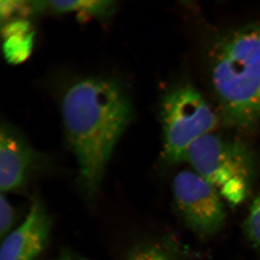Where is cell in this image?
Instances as JSON below:
<instances>
[{
    "instance_id": "5b68a950",
    "label": "cell",
    "mask_w": 260,
    "mask_h": 260,
    "mask_svg": "<svg viewBox=\"0 0 260 260\" xmlns=\"http://www.w3.org/2000/svg\"><path fill=\"white\" fill-rule=\"evenodd\" d=\"M174 203L181 218L195 234L210 237L225 225V200L218 190L194 171L178 173L173 181Z\"/></svg>"
},
{
    "instance_id": "6da1fadb",
    "label": "cell",
    "mask_w": 260,
    "mask_h": 260,
    "mask_svg": "<svg viewBox=\"0 0 260 260\" xmlns=\"http://www.w3.org/2000/svg\"><path fill=\"white\" fill-rule=\"evenodd\" d=\"M131 115L127 95L116 80L86 78L65 93L63 119L78 162V186L86 200L99 194L108 162Z\"/></svg>"
},
{
    "instance_id": "30bf717a",
    "label": "cell",
    "mask_w": 260,
    "mask_h": 260,
    "mask_svg": "<svg viewBox=\"0 0 260 260\" xmlns=\"http://www.w3.org/2000/svg\"><path fill=\"white\" fill-rule=\"evenodd\" d=\"M124 260H181L168 243H154L138 246Z\"/></svg>"
},
{
    "instance_id": "ba28073f",
    "label": "cell",
    "mask_w": 260,
    "mask_h": 260,
    "mask_svg": "<svg viewBox=\"0 0 260 260\" xmlns=\"http://www.w3.org/2000/svg\"><path fill=\"white\" fill-rule=\"evenodd\" d=\"M3 32L7 60L12 64L23 62L32 50L34 32L30 23L25 20H14L7 23Z\"/></svg>"
},
{
    "instance_id": "7a4b0ae2",
    "label": "cell",
    "mask_w": 260,
    "mask_h": 260,
    "mask_svg": "<svg viewBox=\"0 0 260 260\" xmlns=\"http://www.w3.org/2000/svg\"><path fill=\"white\" fill-rule=\"evenodd\" d=\"M210 72L224 122L253 129L260 119V23L220 38L212 51Z\"/></svg>"
},
{
    "instance_id": "8fae6325",
    "label": "cell",
    "mask_w": 260,
    "mask_h": 260,
    "mask_svg": "<svg viewBox=\"0 0 260 260\" xmlns=\"http://www.w3.org/2000/svg\"><path fill=\"white\" fill-rule=\"evenodd\" d=\"M244 231L249 242L260 253V194L251 203L244 220Z\"/></svg>"
},
{
    "instance_id": "4fadbf2b",
    "label": "cell",
    "mask_w": 260,
    "mask_h": 260,
    "mask_svg": "<svg viewBox=\"0 0 260 260\" xmlns=\"http://www.w3.org/2000/svg\"><path fill=\"white\" fill-rule=\"evenodd\" d=\"M54 260H86L74 251L64 249Z\"/></svg>"
},
{
    "instance_id": "277c9868",
    "label": "cell",
    "mask_w": 260,
    "mask_h": 260,
    "mask_svg": "<svg viewBox=\"0 0 260 260\" xmlns=\"http://www.w3.org/2000/svg\"><path fill=\"white\" fill-rule=\"evenodd\" d=\"M162 156L169 164L186 161L191 145L210 134L218 119L201 94L190 84L174 87L162 99Z\"/></svg>"
},
{
    "instance_id": "7c38bea8",
    "label": "cell",
    "mask_w": 260,
    "mask_h": 260,
    "mask_svg": "<svg viewBox=\"0 0 260 260\" xmlns=\"http://www.w3.org/2000/svg\"><path fill=\"white\" fill-rule=\"evenodd\" d=\"M5 193L0 196V237L2 240L9 233L14 222L15 212Z\"/></svg>"
},
{
    "instance_id": "3957f363",
    "label": "cell",
    "mask_w": 260,
    "mask_h": 260,
    "mask_svg": "<svg viewBox=\"0 0 260 260\" xmlns=\"http://www.w3.org/2000/svg\"><path fill=\"white\" fill-rule=\"evenodd\" d=\"M186 161L218 190L228 204H241L249 195L255 173V157L242 140L210 133L191 145Z\"/></svg>"
},
{
    "instance_id": "9c48e42d",
    "label": "cell",
    "mask_w": 260,
    "mask_h": 260,
    "mask_svg": "<svg viewBox=\"0 0 260 260\" xmlns=\"http://www.w3.org/2000/svg\"><path fill=\"white\" fill-rule=\"evenodd\" d=\"M47 6L57 13L79 11L94 16L107 17L115 9L112 1H51Z\"/></svg>"
},
{
    "instance_id": "52a82bcc",
    "label": "cell",
    "mask_w": 260,
    "mask_h": 260,
    "mask_svg": "<svg viewBox=\"0 0 260 260\" xmlns=\"http://www.w3.org/2000/svg\"><path fill=\"white\" fill-rule=\"evenodd\" d=\"M38 160L34 149L23 136L8 124L0 133V189L1 193L23 189L28 184Z\"/></svg>"
},
{
    "instance_id": "8992f818",
    "label": "cell",
    "mask_w": 260,
    "mask_h": 260,
    "mask_svg": "<svg viewBox=\"0 0 260 260\" xmlns=\"http://www.w3.org/2000/svg\"><path fill=\"white\" fill-rule=\"evenodd\" d=\"M52 218L38 198L32 199L23 223L3 239L0 260H35L45 249Z\"/></svg>"
}]
</instances>
